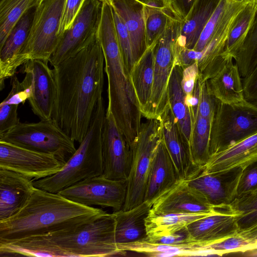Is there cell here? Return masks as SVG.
<instances>
[{"mask_svg":"<svg viewBox=\"0 0 257 257\" xmlns=\"http://www.w3.org/2000/svg\"><path fill=\"white\" fill-rule=\"evenodd\" d=\"M52 70L56 86L52 119L80 143L102 97L104 57L97 36Z\"/></svg>","mask_w":257,"mask_h":257,"instance_id":"cell-1","label":"cell"},{"mask_svg":"<svg viewBox=\"0 0 257 257\" xmlns=\"http://www.w3.org/2000/svg\"><path fill=\"white\" fill-rule=\"evenodd\" d=\"M106 213L101 209L72 201L58 193L35 187L26 204L17 213L0 221V244L74 230Z\"/></svg>","mask_w":257,"mask_h":257,"instance_id":"cell-2","label":"cell"},{"mask_svg":"<svg viewBox=\"0 0 257 257\" xmlns=\"http://www.w3.org/2000/svg\"><path fill=\"white\" fill-rule=\"evenodd\" d=\"M96 36L103 51L104 72L107 79L106 111L112 113L118 127L132 147L138 136L143 115L122 57L112 8L105 2L102 3Z\"/></svg>","mask_w":257,"mask_h":257,"instance_id":"cell-3","label":"cell"},{"mask_svg":"<svg viewBox=\"0 0 257 257\" xmlns=\"http://www.w3.org/2000/svg\"><path fill=\"white\" fill-rule=\"evenodd\" d=\"M115 218L106 213L77 229L27 237L11 243L17 256H109L124 255L115 239Z\"/></svg>","mask_w":257,"mask_h":257,"instance_id":"cell-4","label":"cell"},{"mask_svg":"<svg viewBox=\"0 0 257 257\" xmlns=\"http://www.w3.org/2000/svg\"><path fill=\"white\" fill-rule=\"evenodd\" d=\"M105 114L102 97L97 102L88 131L75 152L58 173L33 181L35 187L58 193L77 182L103 174L102 135Z\"/></svg>","mask_w":257,"mask_h":257,"instance_id":"cell-5","label":"cell"},{"mask_svg":"<svg viewBox=\"0 0 257 257\" xmlns=\"http://www.w3.org/2000/svg\"><path fill=\"white\" fill-rule=\"evenodd\" d=\"M0 141L55 156L66 163L75 152L73 139L52 119L21 122L0 135Z\"/></svg>","mask_w":257,"mask_h":257,"instance_id":"cell-6","label":"cell"},{"mask_svg":"<svg viewBox=\"0 0 257 257\" xmlns=\"http://www.w3.org/2000/svg\"><path fill=\"white\" fill-rule=\"evenodd\" d=\"M256 133L257 106L245 99L232 104L216 99L211 124L210 156Z\"/></svg>","mask_w":257,"mask_h":257,"instance_id":"cell-7","label":"cell"},{"mask_svg":"<svg viewBox=\"0 0 257 257\" xmlns=\"http://www.w3.org/2000/svg\"><path fill=\"white\" fill-rule=\"evenodd\" d=\"M162 138L159 118L141 123L134 144L132 166L127 179L126 199L122 210L131 209L144 201L149 172Z\"/></svg>","mask_w":257,"mask_h":257,"instance_id":"cell-8","label":"cell"},{"mask_svg":"<svg viewBox=\"0 0 257 257\" xmlns=\"http://www.w3.org/2000/svg\"><path fill=\"white\" fill-rule=\"evenodd\" d=\"M66 0H44L35 8L23 56L30 60L48 61L57 47L58 32Z\"/></svg>","mask_w":257,"mask_h":257,"instance_id":"cell-9","label":"cell"},{"mask_svg":"<svg viewBox=\"0 0 257 257\" xmlns=\"http://www.w3.org/2000/svg\"><path fill=\"white\" fill-rule=\"evenodd\" d=\"M181 21L173 18L155 45L153 86L145 116L147 119L159 118L168 104V83L175 62L176 44Z\"/></svg>","mask_w":257,"mask_h":257,"instance_id":"cell-10","label":"cell"},{"mask_svg":"<svg viewBox=\"0 0 257 257\" xmlns=\"http://www.w3.org/2000/svg\"><path fill=\"white\" fill-rule=\"evenodd\" d=\"M102 1L85 0L70 28L60 37L49 60L53 67L74 56L96 35L101 16Z\"/></svg>","mask_w":257,"mask_h":257,"instance_id":"cell-11","label":"cell"},{"mask_svg":"<svg viewBox=\"0 0 257 257\" xmlns=\"http://www.w3.org/2000/svg\"><path fill=\"white\" fill-rule=\"evenodd\" d=\"M126 191L127 180H111L101 175L77 182L58 193L84 205H98L118 211L122 209Z\"/></svg>","mask_w":257,"mask_h":257,"instance_id":"cell-12","label":"cell"},{"mask_svg":"<svg viewBox=\"0 0 257 257\" xmlns=\"http://www.w3.org/2000/svg\"><path fill=\"white\" fill-rule=\"evenodd\" d=\"M65 164L54 155L0 141V168L19 173L32 181L58 173Z\"/></svg>","mask_w":257,"mask_h":257,"instance_id":"cell-13","label":"cell"},{"mask_svg":"<svg viewBox=\"0 0 257 257\" xmlns=\"http://www.w3.org/2000/svg\"><path fill=\"white\" fill-rule=\"evenodd\" d=\"M103 175L114 180H127L133 149L118 127L111 112H106L102 135Z\"/></svg>","mask_w":257,"mask_h":257,"instance_id":"cell-14","label":"cell"},{"mask_svg":"<svg viewBox=\"0 0 257 257\" xmlns=\"http://www.w3.org/2000/svg\"><path fill=\"white\" fill-rule=\"evenodd\" d=\"M242 169L237 168L210 173L201 170L187 180L189 184L200 192L215 208L230 209L237 196Z\"/></svg>","mask_w":257,"mask_h":257,"instance_id":"cell-15","label":"cell"},{"mask_svg":"<svg viewBox=\"0 0 257 257\" xmlns=\"http://www.w3.org/2000/svg\"><path fill=\"white\" fill-rule=\"evenodd\" d=\"M48 61L33 59L24 64L22 73L30 80L32 95L28 101L33 113L41 120L52 119L56 86Z\"/></svg>","mask_w":257,"mask_h":257,"instance_id":"cell-16","label":"cell"},{"mask_svg":"<svg viewBox=\"0 0 257 257\" xmlns=\"http://www.w3.org/2000/svg\"><path fill=\"white\" fill-rule=\"evenodd\" d=\"M219 210L191 186L187 179H180L154 200L150 211L155 214L207 213Z\"/></svg>","mask_w":257,"mask_h":257,"instance_id":"cell-17","label":"cell"},{"mask_svg":"<svg viewBox=\"0 0 257 257\" xmlns=\"http://www.w3.org/2000/svg\"><path fill=\"white\" fill-rule=\"evenodd\" d=\"M163 141L176 167L179 179H187L202 168L193 165L189 145L183 136L168 104L159 117Z\"/></svg>","mask_w":257,"mask_h":257,"instance_id":"cell-18","label":"cell"},{"mask_svg":"<svg viewBox=\"0 0 257 257\" xmlns=\"http://www.w3.org/2000/svg\"><path fill=\"white\" fill-rule=\"evenodd\" d=\"M35 10H30L21 18L0 48L1 90L5 87L6 80L14 76L18 68L25 63L23 52Z\"/></svg>","mask_w":257,"mask_h":257,"instance_id":"cell-19","label":"cell"},{"mask_svg":"<svg viewBox=\"0 0 257 257\" xmlns=\"http://www.w3.org/2000/svg\"><path fill=\"white\" fill-rule=\"evenodd\" d=\"M241 214L226 210L198 219L187 226L191 238L206 245L237 234Z\"/></svg>","mask_w":257,"mask_h":257,"instance_id":"cell-20","label":"cell"},{"mask_svg":"<svg viewBox=\"0 0 257 257\" xmlns=\"http://www.w3.org/2000/svg\"><path fill=\"white\" fill-rule=\"evenodd\" d=\"M33 181L14 171L0 168V221L17 213L35 189Z\"/></svg>","mask_w":257,"mask_h":257,"instance_id":"cell-21","label":"cell"},{"mask_svg":"<svg viewBox=\"0 0 257 257\" xmlns=\"http://www.w3.org/2000/svg\"><path fill=\"white\" fill-rule=\"evenodd\" d=\"M107 2L123 21L129 34L135 64L146 50L144 6L141 0H101Z\"/></svg>","mask_w":257,"mask_h":257,"instance_id":"cell-22","label":"cell"},{"mask_svg":"<svg viewBox=\"0 0 257 257\" xmlns=\"http://www.w3.org/2000/svg\"><path fill=\"white\" fill-rule=\"evenodd\" d=\"M255 161H257V133L211 155L202 171L210 173L243 168Z\"/></svg>","mask_w":257,"mask_h":257,"instance_id":"cell-23","label":"cell"},{"mask_svg":"<svg viewBox=\"0 0 257 257\" xmlns=\"http://www.w3.org/2000/svg\"><path fill=\"white\" fill-rule=\"evenodd\" d=\"M179 179L175 165L162 138L149 172L144 201L153 203Z\"/></svg>","mask_w":257,"mask_h":257,"instance_id":"cell-24","label":"cell"},{"mask_svg":"<svg viewBox=\"0 0 257 257\" xmlns=\"http://www.w3.org/2000/svg\"><path fill=\"white\" fill-rule=\"evenodd\" d=\"M220 0H197L178 28L176 50L193 49Z\"/></svg>","mask_w":257,"mask_h":257,"instance_id":"cell-25","label":"cell"},{"mask_svg":"<svg viewBox=\"0 0 257 257\" xmlns=\"http://www.w3.org/2000/svg\"><path fill=\"white\" fill-rule=\"evenodd\" d=\"M153 203L144 201L127 210L114 211L115 218V239L116 244L145 240L147 232L145 219Z\"/></svg>","mask_w":257,"mask_h":257,"instance_id":"cell-26","label":"cell"},{"mask_svg":"<svg viewBox=\"0 0 257 257\" xmlns=\"http://www.w3.org/2000/svg\"><path fill=\"white\" fill-rule=\"evenodd\" d=\"M233 60L229 58L216 74L206 81L210 93L224 103L245 99L242 78Z\"/></svg>","mask_w":257,"mask_h":257,"instance_id":"cell-27","label":"cell"},{"mask_svg":"<svg viewBox=\"0 0 257 257\" xmlns=\"http://www.w3.org/2000/svg\"><path fill=\"white\" fill-rule=\"evenodd\" d=\"M148 48L134 64L130 77L142 115L145 117L150 105L154 82V50Z\"/></svg>","mask_w":257,"mask_h":257,"instance_id":"cell-28","label":"cell"},{"mask_svg":"<svg viewBox=\"0 0 257 257\" xmlns=\"http://www.w3.org/2000/svg\"><path fill=\"white\" fill-rule=\"evenodd\" d=\"M182 71V67L175 62L169 80L168 101L180 131L190 148L193 124L181 85Z\"/></svg>","mask_w":257,"mask_h":257,"instance_id":"cell-29","label":"cell"},{"mask_svg":"<svg viewBox=\"0 0 257 257\" xmlns=\"http://www.w3.org/2000/svg\"><path fill=\"white\" fill-rule=\"evenodd\" d=\"M225 210L207 213L155 214L149 212L145 219L147 239L169 235L186 228L192 222Z\"/></svg>","mask_w":257,"mask_h":257,"instance_id":"cell-30","label":"cell"},{"mask_svg":"<svg viewBox=\"0 0 257 257\" xmlns=\"http://www.w3.org/2000/svg\"><path fill=\"white\" fill-rule=\"evenodd\" d=\"M121 251H133L149 256H206L203 245L200 243L172 245L151 242L147 239L127 243L117 244Z\"/></svg>","mask_w":257,"mask_h":257,"instance_id":"cell-31","label":"cell"},{"mask_svg":"<svg viewBox=\"0 0 257 257\" xmlns=\"http://www.w3.org/2000/svg\"><path fill=\"white\" fill-rule=\"evenodd\" d=\"M141 1L144 6L148 48L157 43L170 21L177 17L167 8L163 0Z\"/></svg>","mask_w":257,"mask_h":257,"instance_id":"cell-32","label":"cell"},{"mask_svg":"<svg viewBox=\"0 0 257 257\" xmlns=\"http://www.w3.org/2000/svg\"><path fill=\"white\" fill-rule=\"evenodd\" d=\"M212 121L197 113L193 122L190 152L192 163L196 168H203L209 159Z\"/></svg>","mask_w":257,"mask_h":257,"instance_id":"cell-33","label":"cell"},{"mask_svg":"<svg viewBox=\"0 0 257 257\" xmlns=\"http://www.w3.org/2000/svg\"><path fill=\"white\" fill-rule=\"evenodd\" d=\"M44 0H1L0 48L21 18Z\"/></svg>","mask_w":257,"mask_h":257,"instance_id":"cell-34","label":"cell"},{"mask_svg":"<svg viewBox=\"0 0 257 257\" xmlns=\"http://www.w3.org/2000/svg\"><path fill=\"white\" fill-rule=\"evenodd\" d=\"M257 13V4L248 2L235 18L225 43L224 52L233 58L237 53Z\"/></svg>","mask_w":257,"mask_h":257,"instance_id":"cell-35","label":"cell"},{"mask_svg":"<svg viewBox=\"0 0 257 257\" xmlns=\"http://www.w3.org/2000/svg\"><path fill=\"white\" fill-rule=\"evenodd\" d=\"M234 60L242 78L250 74L257 66V13Z\"/></svg>","mask_w":257,"mask_h":257,"instance_id":"cell-36","label":"cell"},{"mask_svg":"<svg viewBox=\"0 0 257 257\" xmlns=\"http://www.w3.org/2000/svg\"><path fill=\"white\" fill-rule=\"evenodd\" d=\"M231 205L234 211L241 214L238 221L239 229L257 220V188L236 198Z\"/></svg>","mask_w":257,"mask_h":257,"instance_id":"cell-37","label":"cell"},{"mask_svg":"<svg viewBox=\"0 0 257 257\" xmlns=\"http://www.w3.org/2000/svg\"><path fill=\"white\" fill-rule=\"evenodd\" d=\"M203 248L211 255L217 256L231 252H245L253 249L249 242L237 234L223 240L205 245Z\"/></svg>","mask_w":257,"mask_h":257,"instance_id":"cell-38","label":"cell"},{"mask_svg":"<svg viewBox=\"0 0 257 257\" xmlns=\"http://www.w3.org/2000/svg\"><path fill=\"white\" fill-rule=\"evenodd\" d=\"M112 11L115 32L122 57L126 69L130 75L135 64L130 37L121 19L112 8Z\"/></svg>","mask_w":257,"mask_h":257,"instance_id":"cell-39","label":"cell"},{"mask_svg":"<svg viewBox=\"0 0 257 257\" xmlns=\"http://www.w3.org/2000/svg\"><path fill=\"white\" fill-rule=\"evenodd\" d=\"M227 1L220 0L218 5L203 30L193 50L201 51L209 42L216 27L223 15Z\"/></svg>","mask_w":257,"mask_h":257,"instance_id":"cell-40","label":"cell"},{"mask_svg":"<svg viewBox=\"0 0 257 257\" xmlns=\"http://www.w3.org/2000/svg\"><path fill=\"white\" fill-rule=\"evenodd\" d=\"M256 188L257 161H255L242 168L238 184L236 198Z\"/></svg>","mask_w":257,"mask_h":257,"instance_id":"cell-41","label":"cell"},{"mask_svg":"<svg viewBox=\"0 0 257 257\" xmlns=\"http://www.w3.org/2000/svg\"><path fill=\"white\" fill-rule=\"evenodd\" d=\"M85 0H66L62 14L58 35L59 37L69 29Z\"/></svg>","mask_w":257,"mask_h":257,"instance_id":"cell-42","label":"cell"},{"mask_svg":"<svg viewBox=\"0 0 257 257\" xmlns=\"http://www.w3.org/2000/svg\"><path fill=\"white\" fill-rule=\"evenodd\" d=\"M216 101V99L210 93L206 81H200L198 113L203 117L212 120L215 110Z\"/></svg>","mask_w":257,"mask_h":257,"instance_id":"cell-43","label":"cell"},{"mask_svg":"<svg viewBox=\"0 0 257 257\" xmlns=\"http://www.w3.org/2000/svg\"><path fill=\"white\" fill-rule=\"evenodd\" d=\"M18 106L0 104V135L10 131L20 122L18 115Z\"/></svg>","mask_w":257,"mask_h":257,"instance_id":"cell-44","label":"cell"},{"mask_svg":"<svg viewBox=\"0 0 257 257\" xmlns=\"http://www.w3.org/2000/svg\"><path fill=\"white\" fill-rule=\"evenodd\" d=\"M147 240L155 243H163L172 245H186L200 243L204 246V244L193 240L187 229V227L177 232L159 237Z\"/></svg>","mask_w":257,"mask_h":257,"instance_id":"cell-45","label":"cell"},{"mask_svg":"<svg viewBox=\"0 0 257 257\" xmlns=\"http://www.w3.org/2000/svg\"><path fill=\"white\" fill-rule=\"evenodd\" d=\"M199 70L197 62L183 69L181 85L186 96L193 94Z\"/></svg>","mask_w":257,"mask_h":257,"instance_id":"cell-46","label":"cell"},{"mask_svg":"<svg viewBox=\"0 0 257 257\" xmlns=\"http://www.w3.org/2000/svg\"><path fill=\"white\" fill-rule=\"evenodd\" d=\"M245 99L257 106V66L242 78Z\"/></svg>","mask_w":257,"mask_h":257,"instance_id":"cell-47","label":"cell"},{"mask_svg":"<svg viewBox=\"0 0 257 257\" xmlns=\"http://www.w3.org/2000/svg\"><path fill=\"white\" fill-rule=\"evenodd\" d=\"M197 0H174L173 13L180 20H183Z\"/></svg>","mask_w":257,"mask_h":257,"instance_id":"cell-48","label":"cell"},{"mask_svg":"<svg viewBox=\"0 0 257 257\" xmlns=\"http://www.w3.org/2000/svg\"><path fill=\"white\" fill-rule=\"evenodd\" d=\"M237 234L249 242L253 247V250L257 249V220L249 225L239 229Z\"/></svg>","mask_w":257,"mask_h":257,"instance_id":"cell-49","label":"cell"},{"mask_svg":"<svg viewBox=\"0 0 257 257\" xmlns=\"http://www.w3.org/2000/svg\"><path fill=\"white\" fill-rule=\"evenodd\" d=\"M167 8L173 13L174 0H163Z\"/></svg>","mask_w":257,"mask_h":257,"instance_id":"cell-50","label":"cell"},{"mask_svg":"<svg viewBox=\"0 0 257 257\" xmlns=\"http://www.w3.org/2000/svg\"><path fill=\"white\" fill-rule=\"evenodd\" d=\"M244 1L247 3L252 2L255 4H257V0H244Z\"/></svg>","mask_w":257,"mask_h":257,"instance_id":"cell-51","label":"cell"},{"mask_svg":"<svg viewBox=\"0 0 257 257\" xmlns=\"http://www.w3.org/2000/svg\"></svg>","mask_w":257,"mask_h":257,"instance_id":"cell-52","label":"cell"}]
</instances>
